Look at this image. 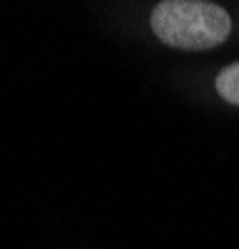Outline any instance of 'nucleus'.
I'll list each match as a JSON object with an SVG mask.
<instances>
[{"label":"nucleus","instance_id":"nucleus-1","mask_svg":"<svg viewBox=\"0 0 239 249\" xmlns=\"http://www.w3.org/2000/svg\"><path fill=\"white\" fill-rule=\"evenodd\" d=\"M150 23L165 45L179 50H209L232 33L229 13L205 0H165L152 10Z\"/></svg>","mask_w":239,"mask_h":249},{"label":"nucleus","instance_id":"nucleus-2","mask_svg":"<svg viewBox=\"0 0 239 249\" xmlns=\"http://www.w3.org/2000/svg\"><path fill=\"white\" fill-rule=\"evenodd\" d=\"M217 92L222 95L227 102L239 107V62L234 65H227L222 72L217 75V82H214Z\"/></svg>","mask_w":239,"mask_h":249}]
</instances>
